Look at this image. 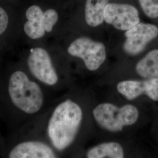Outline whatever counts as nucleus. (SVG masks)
<instances>
[{
  "instance_id": "obj_1",
  "label": "nucleus",
  "mask_w": 158,
  "mask_h": 158,
  "mask_svg": "<svg viewBox=\"0 0 158 158\" xmlns=\"http://www.w3.org/2000/svg\"><path fill=\"white\" fill-rule=\"evenodd\" d=\"M83 119V112L79 105L68 100L60 103L51 116L48 133L53 147L63 151L73 142Z\"/></svg>"
},
{
  "instance_id": "obj_2",
  "label": "nucleus",
  "mask_w": 158,
  "mask_h": 158,
  "mask_svg": "<svg viewBox=\"0 0 158 158\" xmlns=\"http://www.w3.org/2000/svg\"><path fill=\"white\" fill-rule=\"evenodd\" d=\"M8 92L13 104L25 113H37L43 105L44 97L40 86L21 71L12 74Z\"/></svg>"
},
{
  "instance_id": "obj_3",
  "label": "nucleus",
  "mask_w": 158,
  "mask_h": 158,
  "mask_svg": "<svg viewBox=\"0 0 158 158\" xmlns=\"http://www.w3.org/2000/svg\"><path fill=\"white\" fill-rule=\"evenodd\" d=\"M93 114L97 124L102 128L117 132L121 131L125 126L134 124L139 117V111L131 104L119 107L105 102L98 105L93 110Z\"/></svg>"
},
{
  "instance_id": "obj_4",
  "label": "nucleus",
  "mask_w": 158,
  "mask_h": 158,
  "mask_svg": "<svg viewBox=\"0 0 158 158\" xmlns=\"http://www.w3.org/2000/svg\"><path fill=\"white\" fill-rule=\"evenodd\" d=\"M68 53L81 59L89 70L96 71L100 68L106 59L104 45L87 37H81L73 41L68 49Z\"/></svg>"
},
{
  "instance_id": "obj_5",
  "label": "nucleus",
  "mask_w": 158,
  "mask_h": 158,
  "mask_svg": "<svg viewBox=\"0 0 158 158\" xmlns=\"http://www.w3.org/2000/svg\"><path fill=\"white\" fill-rule=\"evenodd\" d=\"M28 19L23 29L29 37L33 40L39 39L44 36L46 32H50L58 20L57 12L49 9L42 11L39 6H31L26 12Z\"/></svg>"
},
{
  "instance_id": "obj_6",
  "label": "nucleus",
  "mask_w": 158,
  "mask_h": 158,
  "mask_svg": "<svg viewBox=\"0 0 158 158\" xmlns=\"http://www.w3.org/2000/svg\"><path fill=\"white\" fill-rule=\"evenodd\" d=\"M123 49L130 55H136L143 51L146 46L158 36V27L152 24L139 23L126 31Z\"/></svg>"
},
{
  "instance_id": "obj_7",
  "label": "nucleus",
  "mask_w": 158,
  "mask_h": 158,
  "mask_svg": "<svg viewBox=\"0 0 158 158\" xmlns=\"http://www.w3.org/2000/svg\"><path fill=\"white\" fill-rule=\"evenodd\" d=\"M104 20L115 28L127 31L140 23L139 12L134 6L126 4L108 3Z\"/></svg>"
},
{
  "instance_id": "obj_8",
  "label": "nucleus",
  "mask_w": 158,
  "mask_h": 158,
  "mask_svg": "<svg viewBox=\"0 0 158 158\" xmlns=\"http://www.w3.org/2000/svg\"><path fill=\"white\" fill-rule=\"evenodd\" d=\"M31 72L35 77L46 85H56L58 76L47 51L41 48L32 49L28 59Z\"/></svg>"
},
{
  "instance_id": "obj_9",
  "label": "nucleus",
  "mask_w": 158,
  "mask_h": 158,
  "mask_svg": "<svg viewBox=\"0 0 158 158\" xmlns=\"http://www.w3.org/2000/svg\"><path fill=\"white\" fill-rule=\"evenodd\" d=\"M117 89L121 94L129 100L145 94L153 101H158V79H146L143 81L124 80L119 83Z\"/></svg>"
},
{
  "instance_id": "obj_10",
  "label": "nucleus",
  "mask_w": 158,
  "mask_h": 158,
  "mask_svg": "<svg viewBox=\"0 0 158 158\" xmlns=\"http://www.w3.org/2000/svg\"><path fill=\"white\" fill-rule=\"evenodd\" d=\"M10 158H54L56 155L50 147L40 142L19 143L10 153Z\"/></svg>"
},
{
  "instance_id": "obj_11",
  "label": "nucleus",
  "mask_w": 158,
  "mask_h": 158,
  "mask_svg": "<svg viewBox=\"0 0 158 158\" xmlns=\"http://www.w3.org/2000/svg\"><path fill=\"white\" fill-rule=\"evenodd\" d=\"M136 72L144 79H158V49L149 52L135 66Z\"/></svg>"
},
{
  "instance_id": "obj_12",
  "label": "nucleus",
  "mask_w": 158,
  "mask_h": 158,
  "mask_svg": "<svg viewBox=\"0 0 158 158\" xmlns=\"http://www.w3.org/2000/svg\"><path fill=\"white\" fill-rule=\"evenodd\" d=\"M86 156L88 158H123L124 157V151L118 142H105L91 148L87 152Z\"/></svg>"
},
{
  "instance_id": "obj_13",
  "label": "nucleus",
  "mask_w": 158,
  "mask_h": 158,
  "mask_svg": "<svg viewBox=\"0 0 158 158\" xmlns=\"http://www.w3.org/2000/svg\"><path fill=\"white\" fill-rule=\"evenodd\" d=\"M108 0H86L85 19L91 27H96L102 23L105 8Z\"/></svg>"
},
{
  "instance_id": "obj_14",
  "label": "nucleus",
  "mask_w": 158,
  "mask_h": 158,
  "mask_svg": "<svg viewBox=\"0 0 158 158\" xmlns=\"http://www.w3.org/2000/svg\"><path fill=\"white\" fill-rule=\"evenodd\" d=\"M141 7L147 17H158V0H139Z\"/></svg>"
},
{
  "instance_id": "obj_15",
  "label": "nucleus",
  "mask_w": 158,
  "mask_h": 158,
  "mask_svg": "<svg viewBox=\"0 0 158 158\" xmlns=\"http://www.w3.org/2000/svg\"><path fill=\"white\" fill-rule=\"evenodd\" d=\"M8 16L6 11L0 7V35L6 31L8 24Z\"/></svg>"
}]
</instances>
